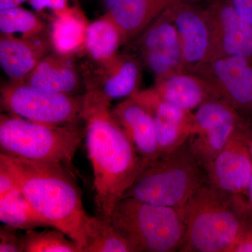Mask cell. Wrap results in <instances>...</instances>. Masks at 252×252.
Segmentation results:
<instances>
[{"mask_svg": "<svg viewBox=\"0 0 252 252\" xmlns=\"http://www.w3.org/2000/svg\"><path fill=\"white\" fill-rule=\"evenodd\" d=\"M108 98L95 91L83 95L88 157L94 175L97 215L110 220L114 207L148 163L112 116Z\"/></svg>", "mask_w": 252, "mask_h": 252, "instance_id": "6da1fadb", "label": "cell"}, {"mask_svg": "<svg viewBox=\"0 0 252 252\" xmlns=\"http://www.w3.org/2000/svg\"><path fill=\"white\" fill-rule=\"evenodd\" d=\"M0 161L14 176L18 187L32 207L77 244L81 252L86 245L89 217L80 192L64 167L26 161L0 154Z\"/></svg>", "mask_w": 252, "mask_h": 252, "instance_id": "7a4b0ae2", "label": "cell"}, {"mask_svg": "<svg viewBox=\"0 0 252 252\" xmlns=\"http://www.w3.org/2000/svg\"><path fill=\"white\" fill-rule=\"evenodd\" d=\"M185 234L180 252H230L252 219L245 196H227L203 184L182 209Z\"/></svg>", "mask_w": 252, "mask_h": 252, "instance_id": "3957f363", "label": "cell"}, {"mask_svg": "<svg viewBox=\"0 0 252 252\" xmlns=\"http://www.w3.org/2000/svg\"><path fill=\"white\" fill-rule=\"evenodd\" d=\"M85 137V126L79 122L49 125L1 114V154L26 161L68 165Z\"/></svg>", "mask_w": 252, "mask_h": 252, "instance_id": "277c9868", "label": "cell"}, {"mask_svg": "<svg viewBox=\"0 0 252 252\" xmlns=\"http://www.w3.org/2000/svg\"><path fill=\"white\" fill-rule=\"evenodd\" d=\"M201 169L187 142L149 161L122 198L182 210L205 184Z\"/></svg>", "mask_w": 252, "mask_h": 252, "instance_id": "5b68a950", "label": "cell"}, {"mask_svg": "<svg viewBox=\"0 0 252 252\" xmlns=\"http://www.w3.org/2000/svg\"><path fill=\"white\" fill-rule=\"evenodd\" d=\"M110 220L135 252H179L185 238L183 214L175 207L122 198Z\"/></svg>", "mask_w": 252, "mask_h": 252, "instance_id": "8992f818", "label": "cell"}, {"mask_svg": "<svg viewBox=\"0 0 252 252\" xmlns=\"http://www.w3.org/2000/svg\"><path fill=\"white\" fill-rule=\"evenodd\" d=\"M1 105L11 115L49 125L82 120L83 96L53 92L26 83L9 81L3 84Z\"/></svg>", "mask_w": 252, "mask_h": 252, "instance_id": "52a82bcc", "label": "cell"}, {"mask_svg": "<svg viewBox=\"0 0 252 252\" xmlns=\"http://www.w3.org/2000/svg\"><path fill=\"white\" fill-rule=\"evenodd\" d=\"M248 122H251L222 99H209L196 109L187 144L204 171L235 131Z\"/></svg>", "mask_w": 252, "mask_h": 252, "instance_id": "ba28073f", "label": "cell"}, {"mask_svg": "<svg viewBox=\"0 0 252 252\" xmlns=\"http://www.w3.org/2000/svg\"><path fill=\"white\" fill-rule=\"evenodd\" d=\"M193 74L207 83L215 98L222 99L246 120L252 121V59L220 58L203 63Z\"/></svg>", "mask_w": 252, "mask_h": 252, "instance_id": "9c48e42d", "label": "cell"}, {"mask_svg": "<svg viewBox=\"0 0 252 252\" xmlns=\"http://www.w3.org/2000/svg\"><path fill=\"white\" fill-rule=\"evenodd\" d=\"M251 122L240 126L205 169L207 184L227 196H245L252 175L248 144Z\"/></svg>", "mask_w": 252, "mask_h": 252, "instance_id": "30bf717a", "label": "cell"}, {"mask_svg": "<svg viewBox=\"0 0 252 252\" xmlns=\"http://www.w3.org/2000/svg\"><path fill=\"white\" fill-rule=\"evenodd\" d=\"M210 31L206 62L228 56L252 59V26L235 10L230 0H206L203 6Z\"/></svg>", "mask_w": 252, "mask_h": 252, "instance_id": "8fae6325", "label": "cell"}, {"mask_svg": "<svg viewBox=\"0 0 252 252\" xmlns=\"http://www.w3.org/2000/svg\"><path fill=\"white\" fill-rule=\"evenodd\" d=\"M137 41L141 63L155 80L183 72L180 37L170 6L144 30Z\"/></svg>", "mask_w": 252, "mask_h": 252, "instance_id": "7c38bea8", "label": "cell"}, {"mask_svg": "<svg viewBox=\"0 0 252 252\" xmlns=\"http://www.w3.org/2000/svg\"><path fill=\"white\" fill-rule=\"evenodd\" d=\"M140 60L129 54L114 55L103 61L89 59L81 66L86 91H95L109 100L127 99L140 91Z\"/></svg>", "mask_w": 252, "mask_h": 252, "instance_id": "4fadbf2b", "label": "cell"}, {"mask_svg": "<svg viewBox=\"0 0 252 252\" xmlns=\"http://www.w3.org/2000/svg\"><path fill=\"white\" fill-rule=\"evenodd\" d=\"M182 47L184 72L194 73L206 62L210 31L206 13L193 0H182L170 6Z\"/></svg>", "mask_w": 252, "mask_h": 252, "instance_id": "5bb4252c", "label": "cell"}, {"mask_svg": "<svg viewBox=\"0 0 252 252\" xmlns=\"http://www.w3.org/2000/svg\"><path fill=\"white\" fill-rule=\"evenodd\" d=\"M52 51L50 34L35 38L0 36V65L13 82L22 81Z\"/></svg>", "mask_w": 252, "mask_h": 252, "instance_id": "9a60e30c", "label": "cell"}, {"mask_svg": "<svg viewBox=\"0 0 252 252\" xmlns=\"http://www.w3.org/2000/svg\"><path fill=\"white\" fill-rule=\"evenodd\" d=\"M112 113L141 157L149 162L160 157L153 119L143 105L129 97L117 104Z\"/></svg>", "mask_w": 252, "mask_h": 252, "instance_id": "2e32d148", "label": "cell"}, {"mask_svg": "<svg viewBox=\"0 0 252 252\" xmlns=\"http://www.w3.org/2000/svg\"><path fill=\"white\" fill-rule=\"evenodd\" d=\"M107 14L120 30L123 45L143 32L169 6L182 0H102Z\"/></svg>", "mask_w": 252, "mask_h": 252, "instance_id": "e0dca14e", "label": "cell"}, {"mask_svg": "<svg viewBox=\"0 0 252 252\" xmlns=\"http://www.w3.org/2000/svg\"><path fill=\"white\" fill-rule=\"evenodd\" d=\"M81 81V69L74 56L52 51L19 82L53 92L76 95L80 89Z\"/></svg>", "mask_w": 252, "mask_h": 252, "instance_id": "ac0fdd59", "label": "cell"}, {"mask_svg": "<svg viewBox=\"0 0 252 252\" xmlns=\"http://www.w3.org/2000/svg\"><path fill=\"white\" fill-rule=\"evenodd\" d=\"M154 87L167 102L190 112L215 98L207 83L193 73H174L155 80Z\"/></svg>", "mask_w": 252, "mask_h": 252, "instance_id": "d6986e66", "label": "cell"}, {"mask_svg": "<svg viewBox=\"0 0 252 252\" xmlns=\"http://www.w3.org/2000/svg\"><path fill=\"white\" fill-rule=\"evenodd\" d=\"M51 22L50 39L53 51L74 56L84 52L89 22L78 6L74 5Z\"/></svg>", "mask_w": 252, "mask_h": 252, "instance_id": "ffe728a7", "label": "cell"}, {"mask_svg": "<svg viewBox=\"0 0 252 252\" xmlns=\"http://www.w3.org/2000/svg\"><path fill=\"white\" fill-rule=\"evenodd\" d=\"M123 45L120 30L106 14L89 23L86 31L84 52L93 61H103L112 58Z\"/></svg>", "mask_w": 252, "mask_h": 252, "instance_id": "44dd1931", "label": "cell"}, {"mask_svg": "<svg viewBox=\"0 0 252 252\" xmlns=\"http://www.w3.org/2000/svg\"><path fill=\"white\" fill-rule=\"evenodd\" d=\"M0 220L4 225L18 230L53 228L49 220L29 203L20 189L0 198Z\"/></svg>", "mask_w": 252, "mask_h": 252, "instance_id": "7402d4cb", "label": "cell"}, {"mask_svg": "<svg viewBox=\"0 0 252 252\" xmlns=\"http://www.w3.org/2000/svg\"><path fill=\"white\" fill-rule=\"evenodd\" d=\"M85 235L83 252H135L130 242L111 220L99 215L89 217Z\"/></svg>", "mask_w": 252, "mask_h": 252, "instance_id": "603a6c76", "label": "cell"}, {"mask_svg": "<svg viewBox=\"0 0 252 252\" xmlns=\"http://www.w3.org/2000/svg\"><path fill=\"white\" fill-rule=\"evenodd\" d=\"M0 34L35 38L49 35L50 28L39 15L18 6L0 11Z\"/></svg>", "mask_w": 252, "mask_h": 252, "instance_id": "cb8c5ba5", "label": "cell"}, {"mask_svg": "<svg viewBox=\"0 0 252 252\" xmlns=\"http://www.w3.org/2000/svg\"><path fill=\"white\" fill-rule=\"evenodd\" d=\"M23 252H81L77 244L57 228L26 230L21 234Z\"/></svg>", "mask_w": 252, "mask_h": 252, "instance_id": "d4e9b609", "label": "cell"}, {"mask_svg": "<svg viewBox=\"0 0 252 252\" xmlns=\"http://www.w3.org/2000/svg\"><path fill=\"white\" fill-rule=\"evenodd\" d=\"M69 1L70 0H28V2L38 14H46L48 11L51 21L58 15L74 6L69 5Z\"/></svg>", "mask_w": 252, "mask_h": 252, "instance_id": "484cf974", "label": "cell"}, {"mask_svg": "<svg viewBox=\"0 0 252 252\" xmlns=\"http://www.w3.org/2000/svg\"><path fill=\"white\" fill-rule=\"evenodd\" d=\"M17 230L6 225L0 228V252H23L21 234Z\"/></svg>", "mask_w": 252, "mask_h": 252, "instance_id": "4316f807", "label": "cell"}, {"mask_svg": "<svg viewBox=\"0 0 252 252\" xmlns=\"http://www.w3.org/2000/svg\"><path fill=\"white\" fill-rule=\"evenodd\" d=\"M20 189L14 176L7 167L0 161V198Z\"/></svg>", "mask_w": 252, "mask_h": 252, "instance_id": "83f0119b", "label": "cell"}, {"mask_svg": "<svg viewBox=\"0 0 252 252\" xmlns=\"http://www.w3.org/2000/svg\"><path fill=\"white\" fill-rule=\"evenodd\" d=\"M230 252H252V219L245 225Z\"/></svg>", "mask_w": 252, "mask_h": 252, "instance_id": "f1b7e54d", "label": "cell"}, {"mask_svg": "<svg viewBox=\"0 0 252 252\" xmlns=\"http://www.w3.org/2000/svg\"><path fill=\"white\" fill-rule=\"evenodd\" d=\"M235 10L252 26V0H230Z\"/></svg>", "mask_w": 252, "mask_h": 252, "instance_id": "f546056e", "label": "cell"}, {"mask_svg": "<svg viewBox=\"0 0 252 252\" xmlns=\"http://www.w3.org/2000/svg\"><path fill=\"white\" fill-rule=\"evenodd\" d=\"M28 0H0V11L18 7Z\"/></svg>", "mask_w": 252, "mask_h": 252, "instance_id": "4dcf8cb0", "label": "cell"}, {"mask_svg": "<svg viewBox=\"0 0 252 252\" xmlns=\"http://www.w3.org/2000/svg\"><path fill=\"white\" fill-rule=\"evenodd\" d=\"M246 198L248 200L249 208L252 213V175L250 185H249L248 192H247Z\"/></svg>", "mask_w": 252, "mask_h": 252, "instance_id": "1f68e13d", "label": "cell"}, {"mask_svg": "<svg viewBox=\"0 0 252 252\" xmlns=\"http://www.w3.org/2000/svg\"><path fill=\"white\" fill-rule=\"evenodd\" d=\"M248 144L249 149H250V154L252 157V126H250V130H249L248 136Z\"/></svg>", "mask_w": 252, "mask_h": 252, "instance_id": "d6a6232c", "label": "cell"}]
</instances>
